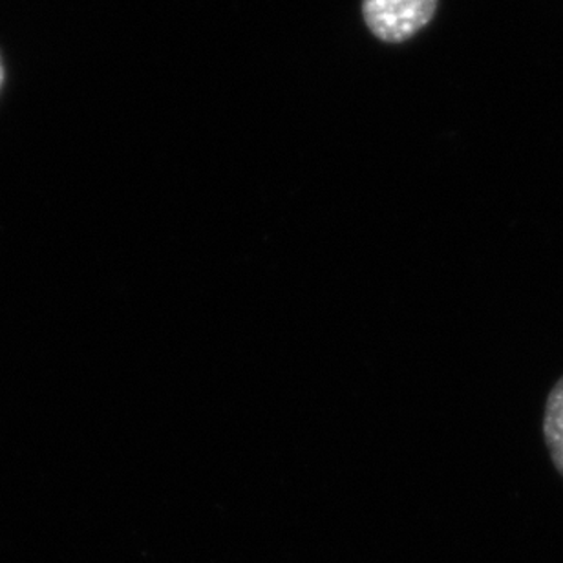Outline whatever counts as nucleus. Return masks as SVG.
<instances>
[{
  "label": "nucleus",
  "instance_id": "f257e3e1",
  "mask_svg": "<svg viewBox=\"0 0 563 563\" xmlns=\"http://www.w3.org/2000/svg\"><path fill=\"white\" fill-rule=\"evenodd\" d=\"M438 0H363L364 21L375 37L402 43L432 21Z\"/></svg>",
  "mask_w": 563,
  "mask_h": 563
},
{
  "label": "nucleus",
  "instance_id": "7ed1b4c3",
  "mask_svg": "<svg viewBox=\"0 0 563 563\" xmlns=\"http://www.w3.org/2000/svg\"><path fill=\"white\" fill-rule=\"evenodd\" d=\"M4 63H2V57H0V88H2V85H4Z\"/></svg>",
  "mask_w": 563,
  "mask_h": 563
},
{
  "label": "nucleus",
  "instance_id": "f03ea898",
  "mask_svg": "<svg viewBox=\"0 0 563 563\" xmlns=\"http://www.w3.org/2000/svg\"><path fill=\"white\" fill-rule=\"evenodd\" d=\"M543 438L556 471L563 476V377L548 397L543 416Z\"/></svg>",
  "mask_w": 563,
  "mask_h": 563
}]
</instances>
